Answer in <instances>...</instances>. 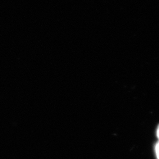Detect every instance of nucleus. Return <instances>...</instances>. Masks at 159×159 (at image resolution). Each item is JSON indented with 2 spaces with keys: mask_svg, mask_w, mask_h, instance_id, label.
I'll list each match as a JSON object with an SVG mask.
<instances>
[{
  "mask_svg": "<svg viewBox=\"0 0 159 159\" xmlns=\"http://www.w3.org/2000/svg\"><path fill=\"white\" fill-rule=\"evenodd\" d=\"M155 150H156V153L157 159H159V142L156 144Z\"/></svg>",
  "mask_w": 159,
  "mask_h": 159,
  "instance_id": "obj_1",
  "label": "nucleus"
},
{
  "mask_svg": "<svg viewBox=\"0 0 159 159\" xmlns=\"http://www.w3.org/2000/svg\"><path fill=\"white\" fill-rule=\"evenodd\" d=\"M157 137L159 139V125L157 127Z\"/></svg>",
  "mask_w": 159,
  "mask_h": 159,
  "instance_id": "obj_2",
  "label": "nucleus"
}]
</instances>
